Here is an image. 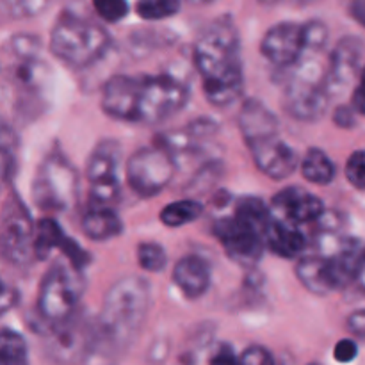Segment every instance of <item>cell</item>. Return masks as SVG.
Here are the masks:
<instances>
[{"mask_svg":"<svg viewBox=\"0 0 365 365\" xmlns=\"http://www.w3.org/2000/svg\"><path fill=\"white\" fill-rule=\"evenodd\" d=\"M93 7L98 13V16L109 24L123 20L128 13V4L121 2V0H96Z\"/></svg>","mask_w":365,"mask_h":365,"instance_id":"1f68e13d","label":"cell"},{"mask_svg":"<svg viewBox=\"0 0 365 365\" xmlns=\"http://www.w3.org/2000/svg\"><path fill=\"white\" fill-rule=\"evenodd\" d=\"M271 214L273 217L287 223L307 225L319 221L327 214L319 196L312 195L303 187H285L278 192L271 202Z\"/></svg>","mask_w":365,"mask_h":365,"instance_id":"e0dca14e","label":"cell"},{"mask_svg":"<svg viewBox=\"0 0 365 365\" xmlns=\"http://www.w3.org/2000/svg\"><path fill=\"white\" fill-rule=\"evenodd\" d=\"M234 216L259 230L262 235H267L271 221H273L271 207L255 196H245V198L237 200L234 207Z\"/></svg>","mask_w":365,"mask_h":365,"instance_id":"d4e9b609","label":"cell"},{"mask_svg":"<svg viewBox=\"0 0 365 365\" xmlns=\"http://www.w3.org/2000/svg\"><path fill=\"white\" fill-rule=\"evenodd\" d=\"M138 264L150 273H160L168 266V253L157 242H141L138 246Z\"/></svg>","mask_w":365,"mask_h":365,"instance_id":"83f0119b","label":"cell"},{"mask_svg":"<svg viewBox=\"0 0 365 365\" xmlns=\"http://www.w3.org/2000/svg\"><path fill=\"white\" fill-rule=\"evenodd\" d=\"M344 173L353 187L365 191V150H359L349 155Z\"/></svg>","mask_w":365,"mask_h":365,"instance_id":"4dcf8cb0","label":"cell"},{"mask_svg":"<svg viewBox=\"0 0 365 365\" xmlns=\"http://www.w3.org/2000/svg\"><path fill=\"white\" fill-rule=\"evenodd\" d=\"M46 351L59 364H81L95 349L100 339L98 327H91L88 319L75 314L66 323L46 330Z\"/></svg>","mask_w":365,"mask_h":365,"instance_id":"7c38bea8","label":"cell"},{"mask_svg":"<svg viewBox=\"0 0 365 365\" xmlns=\"http://www.w3.org/2000/svg\"><path fill=\"white\" fill-rule=\"evenodd\" d=\"M260 52L277 70L291 71L307 57L305 25L294 21L273 25L262 38Z\"/></svg>","mask_w":365,"mask_h":365,"instance_id":"5bb4252c","label":"cell"},{"mask_svg":"<svg viewBox=\"0 0 365 365\" xmlns=\"http://www.w3.org/2000/svg\"><path fill=\"white\" fill-rule=\"evenodd\" d=\"M78 177L70 160L52 150L39 164L32 180V200L46 214L70 210L77 202Z\"/></svg>","mask_w":365,"mask_h":365,"instance_id":"5b68a950","label":"cell"},{"mask_svg":"<svg viewBox=\"0 0 365 365\" xmlns=\"http://www.w3.org/2000/svg\"><path fill=\"white\" fill-rule=\"evenodd\" d=\"M364 41L356 36H346L335 45L330 64L324 71V88L330 98L342 95L362 73Z\"/></svg>","mask_w":365,"mask_h":365,"instance_id":"9a60e30c","label":"cell"},{"mask_svg":"<svg viewBox=\"0 0 365 365\" xmlns=\"http://www.w3.org/2000/svg\"><path fill=\"white\" fill-rule=\"evenodd\" d=\"M36 225L16 195H11L4 205L0 220V257L11 266L25 267L36 259Z\"/></svg>","mask_w":365,"mask_h":365,"instance_id":"9c48e42d","label":"cell"},{"mask_svg":"<svg viewBox=\"0 0 365 365\" xmlns=\"http://www.w3.org/2000/svg\"><path fill=\"white\" fill-rule=\"evenodd\" d=\"M18 294L6 285V282L0 278V314L7 312L9 309H13L16 305Z\"/></svg>","mask_w":365,"mask_h":365,"instance_id":"ab89813d","label":"cell"},{"mask_svg":"<svg viewBox=\"0 0 365 365\" xmlns=\"http://www.w3.org/2000/svg\"><path fill=\"white\" fill-rule=\"evenodd\" d=\"M56 250H59L68 260H70L71 269L81 273L89 264V253L71 237L64 234L61 225L53 217L45 216L36 223L34 235V255L38 260H45L52 255Z\"/></svg>","mask_w":365,"mask_h":365,"instance_id":"2e32d148","label":"cell"},{"mask_svg":"<svg viewBox=\"0 0 365 365\" xmlns=\"http://www.w3.org/2000/svg\"><path fill=\"white\" fill-rule=\"evenodd\" d=\"M173 282L185 298H202L209 291L210 282H212L210 264L198 255L182 257L173 267Z\"/></svg>","mask_w":365,"mask_h":365,"instance_id":"ffe728a7","label":"cell"},{"mask_svg":"<svg viewBox=\"0 0 365 365\" xmlns=\"http://www.w3.org/2000/svg\"><path fill=\"white\" fill-rule=\"evenodd\" d=\"M266 248L280 259H298L307 248V237L298 227L273 217L266 235Z\"/></svg>","mask_w":365,"mask_h":365,"instance_id":"44dd1931","label":"cell"},{"mask_svg":"<svg viewBox=\"0 0 365 365\" xmlns=\"http://www.w3.org/2000/svg\"><path fill=\"white\" fill-rule=\"evenodd\" d=\"M214 235L221 242L227 255L239 266H255L266 250V235L246 225L234 214L230 217H221L214 223Z\"/></svg>","mask_w":365,"mask_h":365,"instance_id":"4fadbf2b","label":"cell"},{"mask_svg":"<svg viewBox=\"0 0 365 365\" xmlns=\"http://www.w3.org/2000/svg\"><path fill=\"white\" fill-rule=\"evenodd\" d=\"M321 253L330 267L335 291L360 280L365 273V241L327 230L319 242Z\"/></svg>","mask_w":365,"mask_h":365,"instance_id":"8fae6325","label":"cell"},{"mask_svg":"<svg viewBox=\"0 0 365 365\" xmlns=\"http://www.w3.org/2000/svg\"><path fill=\"white\" fill-rule=\"evenodd\" d=\"M351 107L356 114L365 116V66H364L362 73H360L359 81H356L355 89H353Z\"/></svg>","mask_w":365,"mask_h":365,"instance_id":"74e56055","label":"cell"},{"mask_svg":"<svg viewBox=\"0 0 365 365\" xmlns=\"http://www.w3.org/2000/svg\"><path fill=\"white\" fill-rule=\"evenodd\" d=\"M0 365H29L27 342L11 328L0 330Z\"/></svg>","mask_w":365,"mask_h":365,"instance_id":"4316f807","label":"cell"},{"mask_svg":"<svg viewBox=\"0 0 365 365\" xmlns=\"http://www.w3.org/2000/svg\"><path fill=\"white\" fill-rule=\"evenodd\" d=\"M192 59L209 103L227 107L241 96L245 84L241 41L230 18L221 16L203 29L195 43Z\"/></svg>","mask_w":365,"mask_h":365,"instance_id":"6da1fadb","label":"cell"},{"mask_svg":"<svg viewBox=\"0 0 365 365\" xmlns=\"http://www.w3.org/2000/svg\"><path fill=\"white\" fill-rule=\"evenodd\" d=\"M209 365H239V355L228 342H221L210 355Z\"/></svg>","mask_w":365,"mask_h":365,"instance_id":"836d02e7","label":"cell"},{"mask_svg":"<svg viewBox=\"0 0 365 365\" xmlns=\"http://www.w3.org/2000/svg\"><path fill=\"white\" fill-rule=\"evenodd\" d=\"M120 145L113 139H103L91 152L86 166L89 182V205L113 207L120 200Z\"/></svg>","mask_w":365,"mask_h":365,"instance_id":"30bf717a","label":"cell"},{"mask_svg":"<svg viewBox=\"0 0 365 365\" xmlns=\"http://www.w3.org/2000/svg\"><path fill=\"white\" fill-rule=\"evenodd\" d=\"M203 214V205L196 200H178L160 210V221L168 228H178L192 223Z\"/></svg>","mask_w":365,"mask_h":365,"instance_id":"484cf974","label":"cell"},{"mask_svg":"<svg viewBox=\"0 0 365 365\" xmlns=\"http://www.w3.org/2000/svg\"><path fill=\"white\" fill-rule=\"evenodd\" d=\"M82 280L75 269L53 264L43 277L38 294V316L48 328L59 327L77 314Z\"/></svg>","mask_w":365,"mask_h":365,"instance_id":"52a82bcc","label":"cell"},{"mask_svg":"<svg viewBox=\"0 0 365 365\" xmlns=\"http://www.w3.org/2000/svg\"><path fill=\"white\" fill-rule=\"evenodd\" d=\"M309 365H321V364H317V362H312V364H309Z\"/></svg>","mask_w":365,"mask_h":365,"instance_id":"f6af8a7d","label":"cell"},{"mask_svg":"<svg viewBox=\"0 0 365 365\" xmlns=\"http://www.w3.org/2000/svg\"><path fill=\"white\" fill-rule=\"evenodd\" d=\"M349 13H351V16L355 18L362 27H365V0H356V2H353L351 6H349Z\"/></svg>","mask_w":365,"mask_h":365,"instance_id":"7bdbcfd3","label":"cell"},{"mask_svg":"<svg viewBox=\"0 0 365 365\" xmlns=\"http://www.w3.org/2000/svg\"><path fill=\"white\" fill-rule=\"evenodd\" d=\"M82 232L91 241H109L123 232V223L113 207L89 205L81 221Z\"/></svg>","mask_w":365,"mask_h":365,"instance_id":"7402d4cb","label":"cell"},{"mask_svg":"<svg viewBox=\"0 0 365 365\" xmlns=\"http://www.w3.org/2000/svg\"><path fill=\"white\" fill-rule=\"evenodd\" d=\"M110 36L102 25L71 11L59 14L50 32V50L71 68H88L109 50Z\"/></svg>","mask_w":365,"mask_h":365,"instance_id":"3957f363","label":"cell"},{"mask_svg":"<svg viewBox=\"0 0 365 365\" xmlns=\"http://www.w3.org/2000/svg\"><path fill=\"white\" fill-rule=\"evenodd\" d=\"M11 171H13V157L0 152V187L7 182Z\"/></svg>","mask_w":365,"mask_h":365,"instance_id":"b9f144b4","label":"cell"},{"mask_svg":"<svg viewBox=\"0 0 365 365\" xmlns=\"http://www.w3.org/2000/svg\"><path fill=\"white\" fill-rule=\"evenodd\" d=\"M6 7L9 9V13L16 18L24 16H36L38 13H41L43 9L48 7L46 2H7Z\"/></svg>","mask_w":365,"mask_h":365,"instance_id":"e575fe53","label":"cell"},{"mask_svg":"<svg viewBox=\"0 0 365 365\" xmlns=\"http://www.w3.org/2000/svg\"><path fill=\"white\" fill-rule=\"evenodd\" d=\"M150 309V285L145 278L123 277L110 285L98 319L100 341L113 351L127 349L141 331Z\"/></svg>","mask_w":365,"mask_h":365,"instance_id":"7a4b0ae2","label":"cell"},{"mask_svg":"<svg viewBox=\"0 0 365 365\" xmlns=\"http://www.w3.org/2000/svg\"><path fill=\"white\" fill-rule=\"evenodd\" d=\"M355 114L356 113L353 110V107H339L334 114V121L339 125V127L349 128L356 123Z\"/></svg>","mask_w":365,"mask_h":365,"instance_id":"60d3db41","label":"cell"},{"mask_svg":"<svg viewBox=\"0 0 365 365\" xmlns=\"http://www.w3.org/2000/svg\"><path fill=\"white\" fill-rule=\"evenodd\" d=\"M278 118L260 100L250 98L242 103L239 113V128L245 143L250 146L278 135Z\"/></svg>","mask_w":365,"mask_h":365,"instance_id":"d6986e66","label":"cell"},{"mask_svg":"<svg viewBox=\"0 0 365 365\" xmlns=\"http://www.w3.org/2000/svg\"><path fill=\"white\" fill-rule=\"evenodd\" d=\"M302 175L307 182L316 185H328L335 178V164L323 150L309 148L305 155L302 157Z\"/></svg>","mask_w":365,"mask_h":365,"instance_id":"cb8c5ba5","label":"cell"},{"mask_svg":"<svg viewBox=\"0 0 365 365\" xmlns=\"http://www.w3.org/2000/svg\"><path fill=\"white\" fill-rule=\"evenodd\" d=\"M18 148V135L11 127L0 121V152L13 157L14 150Z\"/></svg>","mask_w":365,"mask_h":365,"instance_id":"8d00e7d4","label":"cell"},{"mask_svg":"<svg viewBox=\"0 0 365 365\" xmlns=\"http://www.w3.org/2000/svg\"><path fill=\"white\" fill-rule=\"evenodd\" d=\"M360 282H362V287H364V291H365V273L362 274V278H360Z\"/></svg>","mask_w":365,"mask_h":365,"instance_id":"ee69618b","label":"cell"},{"mask_svg":"<svg viewBox=\"0 0 365 365\" xmlns=\"http://www.w3.org/2000/svg\"><path fill=\"white\" fill-rule=\"evenodd\" d=\"M348 330L351 331L355 337L365 341V309L355 310V312L348 317Z\"/></svg>","mask_w":365,"mask_h":365,"instance_id":"f35d334b","label":"cell"},{"mask_svg":"<svg viewBox=\"0 0 365 365\" xmlns=\"http://www.w3.org/2000/svg\"><path fill=\"white\" fill-rule=\"evenodd\" d=\"M9 46L18 61L39 59L41 41L32 34H16L9 39Z\"/></svg>","mask_w":365,"mask_h":365,"instance_id":"f546056e","label":"cell"},{"mask_svg":"<svg viewBox=\"0 0 365 365\" xmlns=\"http://www.w3.org/2000/svg\"><path fill=\"white\" fill-rule=\"evenodd\" d=\"M296 277L307 291L316 296H327L335 291L330 267L323 255L302 257L296 266Z\"/></svg>","mask_w":365,"mask_h":365,"instance_id":"603a6c76","label":"cell"},{"mask_svg":"<svg viewBox=\"0 0 365 365\" xmlns=\"http://www.w3.org/2000/svg\"><path fill=\"white\" fill-rule=\"evenodd\" d=\"M175 171H177L175 157L163 145L155 143L128 157L125 177L135 195L141 198H152L170 185Z\"/></svg>","mask_w":365,"mask_h":365,"instance_id":"ba28073f","label":"cell"},{"mask_svg":"<svg viewBox=\"0 0 365 365\" xmlns=\"http://www.w3.org/2000/svg\"><path fill=\"white\" fill-rule=\"evenodd\" d=\"M132 82H134L132 123H163L187 106V84L173 75H139L132 77Z\"/></svg>","mask_w":365,"mask_h":365,"instance_id":"277c9868","label":"cell"},{"mask_svg":"<svg viewBox=\"0 0 365 365\" xmlns=\"http://www.w3.org/2000/svg\"><path fill=\"white\" fill-rule=\"evenodd\" d=\"M180 11V4L175 0H148V2H139L135 6V13L143 20H164L171 18Z\"/></svg>","mask_w":365,"mask_h":365,"instance_id":"f1b7e54d","label":"cell"},{"mask_svg":"<svg viewBox=\"0 0 365 365\" xmlns=\"http://www.w3.org/2000/svg\"><path fill=\"white\" fill-rule=\"evenodd\" d=\"M239 365H277L264 346H248L239 356Z\"/></svg>","mask_w":365,"mask_h":365,"instance_id":"d6a6232c","label":"cell"},{"mask_svg":"<svg viewBox=\"0 0 365 365\" xmlns=\"http://www.w3.org/2000/svg\"><path fill=\"white\" fill-rule=\"evenodd\" d=\"M359 355V346L351 339H342L335 344L334 348V359L341 364H349L356 359Z\"/></svg>","mask_w":365,"mask_h":365,"instance_id":"d590c367","label":"cell"},{"mask_svg":"<svg viewBox=\"0 0 365 365\" xmlns=\"http://www.w3.org/2000/svg\"><path fill=\"white\" fill-rule=\"evenodd\" d=\"M282 107L291 118L299 121H316L327 113L330 95L324 88V73H319L316 59L302 61L287 71Z\"/></svg>","mask_w":365,"mask_h":365,"instance_id":"8992f818","label":"cell"},{"mask_svg":"<svg viewBox=\"0 0 365 365\" xmlns=\"http://www.w3.org/2000/svg\"><path fill=\"white\" fill-rule=\"evenodd\" d=\"M250 150H252L255 166L273 180H284V178L291 177L302 163L298 152L278 135L264 139V141L250 146Z\"/></svg>","mask_w":365,"mask_h":365,"instance_id":"ac0fdd59","label":"cell"}]
</instances>
